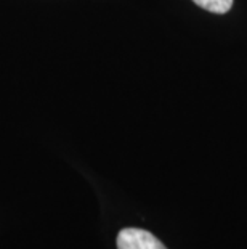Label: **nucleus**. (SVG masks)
Instances as JSON below:
<instances>
[{
  "label": "nucleus",
  "instance_id": "1",
  "mask_svg": "<svg viewBox=\"0 0 247 249\" xmlns=\"http://www.w3.org/2000/svg\"><path fill=\"white\" fill-rule=\"evenodd\" d=\"M117 249H167L152 233L141 229H124L117 235Z\"/></svg>",
  "mask_w": 247,
  "mask_h": 249
},
{
  "label": "nucleus",
  "instance_id": "2",
  "mask_svg": "<svg viewBox=\"0 0 247 249\" xmlns=\"http://www.w3.org/2000/svg\"><path fill=\"white\" fill-rule=\"evenodd\" d=\"M193 2L210 13L218 15L230 12V8L233 7V0H193Z\"/></svg>",
  "mask_w": 247,
  "mask_h": 249
}]
</instances>
